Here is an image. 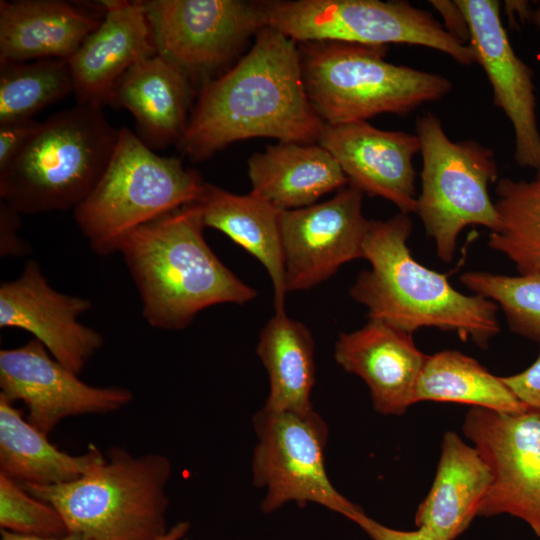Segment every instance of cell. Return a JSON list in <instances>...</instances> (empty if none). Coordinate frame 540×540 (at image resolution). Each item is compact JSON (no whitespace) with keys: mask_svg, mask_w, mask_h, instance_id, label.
I'll return each instance as SVG.
<instances>
[{"mask_svg":"<svg viewBox=\"0 0 540 540\" xmlns=\"http://www.w3.org/2000/svg\"><path fill=\"white\" fill-rule=\"evenodd\" d=\"M91 306L87 298L51 287L38 262L29 260L18 278L0 286V327L31 333L78 375L104 344L98 331L78 321Z\"/></svg>","mask_w":540,"mask_h":540,"instance_id":"16","label":"cell"},{"mask_svg":"<svg viewBox=\"0 0 540 540\" xmlns=\"http://www.w3.org/2000/svg\"><path fill=\"white\" fill-rule=\"evenodd\" d=\"M205 183L181 158L156 154L123 127L102 176L73 209L74 219L90 248L110 255L133 229L198 202Z\"/></svg>","mask_w":540,"mask_h":540,"instance_id":"7","label":"cell"},{"mask_svg":"<svg viewBox=\"0 0 540 540\" xmlns=\"http://www.w3.org/2000/svg\"><path fill=\"white\" fill-rule=\"evenodd\" d=\"M539 61H540V58H539ZM536 178L540 180V170L537 171Z\"/></svg>","mask_w":540,"mask_h":540,"instance_id":"40","label":"cell"},{"mask_svg":"<svg viewBox=\"0 0 540 540\" xmlns=\"http://www.w3.org/2000/svg\"><path fill=\"white\" fill-rule=\"evenodd\" d=\"M413 334L369 319L352 332H341L334 358L369 388L374 409L400 416L416 403V386L428 355L415 345Z\"/></svg>","mask_w":540,"mask_h":540,"instance_id":"18","label":"cell"},{"mask_svg":"<svg viewBox=\"0 0 540 540\" xmlns=\"http://www.w3.org/2000/svg\"><path fill=\"white\" fill-rule=\"evenodd\" d=\"M0 389L9 401H22L27 421L46 435L67 417L114 412L133 400L128 388L81 381L35 338L0 351Z\"/></svg>","mask_w":540,"mask_h":540,"instance_id":"14","label":"cell"},{"mask_svg":"<svg viewBox=\"0 0 540 540\" xmlns=\"http://www.w3.org/2000/svg\"><path fill=\"white\" fill-rule=\"evenodd\" d=\"M267 26L296 43L335 41L371 46L408 44L440 51L462 65L472 50L446 31L432 13L408 1H262Z\"/></svg>","mask_w":540,"mask_h":540,"instance_id":"9","label":"cell"},{"mask_svg":"<svg viewBox=\"0 0 540 540\" xmlns=\"http://www.w3.org/2000/svg\"><path fill=\"white\" fill-rule=\"evenodd\" d=\"M501 379L529 410L540 414V353L526 370Z\"/></svg>","mask_w":540,"mask_h":540,"instance_id":"33","label":"cell"},{"mask_svg":"<svg viewBox=\"0 0 540 540\" xmlns=\"http://www.w3.org/2000/svg\"><path fill=\"white\" fill-rule=\"evenodd\" d=\"M39 124L33 118L0 124V172L18 155Z\"/></svg>","mask_w":540,"mask_h":540,"instance_id":"32","label":"cell"},{"mask_svg":"<svg viewBox=\"0 0 540 540\" xmlns=\"http://www.w3.org/2000/svg\"><path fill=\"white\" fill-rule=\"evenodd\" d=\"M119 129L101 107L76 104L44 122L0 172V198L19 214L74 209L106 169Z\"/></svg>","mask_w":540,"mask_h":540,"instance_id":"4","label":"cell"},{"mask_svg":"<svg viewBox=\"0 0 540 540\" xmlns=\"http://www.w3.org/2000/svg\"><path fill=\"white\" fill-rule=\"evenodd\" d=\"M71 93L74 83L67 60L0 63V124L32 118Z\"/></svg>","mask_w":540,"mask_h":540,"instance_id":"29","label":"cell"},{"mask_svg":"<svg viewBox=\"0 0 540 540\" xmlns=\"http://www.w3.org/2000/svg\"><path fill=\"white\" fill-rule=\"evenodd\" d=\"M495 206L499 229L488 246L512 261L519 274L540 273V180L500 179Z\"/></svg>","mask_w":540,"mask_h":540,"instance_id":"28","label":"cell"},{"mask_svg":"<svg viewBox=\"0 0 540 540\" xmlns=\"http://www.w3.org/2000/svg\"><path fill=\"white\" fill-rule=\"evenodd\" d=\"M250 194L280 211L313 205L348 185L335 158L319 143L278 142L247 161Z\"/></svg>","mask_w":540,"mask_h":540,"instance_id":"21","label":"cell"},{"mask_svg":"<svg viewBox=\"0 0 540 540\" xmlns=\"http://www.w3.org/2000/svg\"><path fill=\"white\" fill-rule=\"evenodd\" d=\"M99 26L67 60L77 104L103 107L121 76L156 55L142 1H99Z\"/></svg>","mask_w":540,"mask_h":540,"instance_id":"19","label":"cell"},{"mask_svg":"<svg viewBox=\"0 0 540 540\" xmlns=\"http://www.w3.org/2000/svg\"><path fill=\"white\" fill-rule=\"evenodd\" d=\"M460 281L476 295L496 303L513 332L540 342V273L508 276L472 271L464 273Z\"/></svg>","mask_w":540,"mask_h":540,"instance_id":"30","label":"cell"},{"mask_svg":"<svg viewBox=\"0 0 540 540\" xmlns=\"http://www.w3.org/2000/svg\"><path fill=\"white\" fill-rule=\"evenodd\" d=\"M0 526L14 533L37 537L69 534L59 512L0 473Z\"/></svg>","mask_w":540,"mask_h":540,"instance_id":"31","label":"cell"},{"mask_svg":"<svg viewBox=\"0 0 540 540\" xmlns=\"http://www.w3.org/2000/svg\"><path fill=\"white\" fill-rule=\"evenodd\" d=\"M1 540H94L87 536L69 533L63 537H37V536H28L18 533H14L5 529H1Z\"/></svg>","mask_w":540,"mask_h":540,"instance_id":"37","label":"cell"},{"mask_svg":"<svg viewBox=\"0 0 540 540\" xmlns=\"http://www.w3.org/2000/svg\"><path fill=\"white\" fill-rule=\"evenodd\" d=\"M324 125L306 92L298 45L266 26L233 67L200 87L177 148L199 162L256 137L318 143Z\"/></svg>","mask_w":540,"mask_h":540,"instance_id":"1","label":"cell"},{"mask_svg":"<svg viewBox=\"0 0 540 540\" xmlns=\"http://www.w3.org/2000/svg\"><path fill=\"white\" fill-rule=\"evenodd\" d=\"M422 156L421 192L416 213L443 262L453 259L460 232L469 225L499 229L489 195L498 179L494 152L474 140L452 141L440 119L425 113L416 120Z\"/></svg>","mask_w":540,"mask_h":540,"instance_id":"8","label":"cell"},{"mask_svg":"<svg viewBox=\"0 0 540 540\" xmlns=\"http://www.w3.org/2000/svg\"><path fill=\"white\" fill-rule=\"evenodd\" d=\"M104 459L95 446L77 456L61 451L0 395V473L19 484L58 485L79 479Z\"/></svg>","mask_w":540,"mask_h":540,"instance_id":"25","label":"cell"},{"mask_svg":"<svg viewBox=\"0 0 540 540\" xmlns=\"http://www.w3.org/2000/svg\"><path fill=\"white\" fill-rule=\"evenodd\" d=\"M531 21L536 27L540 29V4L535 10L532 11Z\"/></svg>","mask_w":540,"mask_h":540,"instance_id":"39","label":"cell"},{"mask_svg":"<svg viewBox=\"0 0 540 540\" xmlns=\"http://www.w3.org/2000/svg\"><path fill=\"white\" fill-rule=\"evenodd\" d=\"M252 423L257 438L251 461L252 482L264 491V513L289 502L299 506L319 504L348 519L362 511L338 492L328 477V427L318 412L263 407L253 415Z\"/></svg>","mask_w":540,"mask_h":540,"instance_id":"10","label":"cell"},{"mask_svg":"<svg viewBox=\"0 0 540 540\" xmlns=\"http://www.w3.org/2000/svg\"><path fill=\"white\" fill-rule=\"evenodd\" d=\"M357 524L372 540H439L425 528L404 531L385 526L360 511L349 518Z\"/></svg>","mask_w":540,"mask_h":540,"instance_id":"34","label":"cell"},{"mask_svg":"<svg viewBox=\"0 0 540 540\" xmlns=\"http://www.w3.org/2000/svg\"><path fill=\"white\" fill-rule=\"evenodd\" d=\"M429 2L440 13L446 31L463 44L468 45L469 27L467 19L456 0H431Z\"/></svg>","mask_w":540,"mask_h":540,"instance_id":"36","label":"cell"},{"mask_svg":"<svg viewBox=\"0 0 540 540\" xmlns=\"http://www.w3.org/2000/svg\"><path fill=\"white\" fill-rule=\"evenodd\" d=\"M469 27L468 46L486 73L494 105L510 121L516 163L540 170V131L531 68L515 53L501 21L498 0H456Z\"/></svg>","mask_w":540,"mask_h":540,"instance_id":"15","label":"cell"},{"mask_svg":"<svg viewBox=\"0 0 540 540\" xmlns=\"http://www.w3.org/2000/svg\"><path fill=\"white\" fill-rule=\"evenodd\" d=\"M256 353L269 379L264 407L295 412L314 409V339L303 322L286 312L275 313L260 331Z\"/></svg>","mask_w":540,"mask_h":540,"instance_id":"26","label":"cell"},{"mask_svg":"<svg viewBox=\"0 0 540 540\" xmlns=\"http://www.w3.org/2000/svg\"><path fill=\"white\" fill-rule=\"evenodd\" d=\"M489 467L456 432L444 434L432 486L419 505L415 524L439 540H454L479 515L491 484Z\"/></svg>","mask_w":540,"mask_h":540,"instance_id":"23","label":"cell"},{"mask_svg":"<svg viewBox=\"0 0 540 540\" xmlns=\"http://www.w3.org/2000/svg\"><path fill=\"white\" fill-rule=\"evenodd\" d=\"M409 214L369 220L363 258L371 265L359 273L350 296L368 309V318L413 334L423 327L456 332L486 348L499 333L498 306L480 295L457 291L446 275L420 264L407 241Z\"/></svg>","mask_w":540,"mask_h":540,"instance_id":"3","label":"cell"},{"mask_svg":"<svg viewBox=\"0 0 540 540\" xmlns=\"http://www.w3.org/2000/svg\"><path fill=\"white\" fill-rule=\"evenodd\" d=\"M388 46L335 41L299 43L308 98L324 124L407 116L452 89L443 75L386 61Z\"/></svg>","mask_w":540,"mask_h":540,"instance_id":"6","label":"cell"},{"mask_svg":"<svg viewBox=\"0 0 540 540\" xmlns=\"http://www.w3.org/2000/svg\"><path fill=\"white\" fill-rule=\"evenodd\" d=\"M201 206L184 205L127 233L118 252L154 328L181 330L202 310L245 304L257 291L239 279L207 244Z\"/></svg>","mask_w":540,"mask_h":540,"instance_id":"2","label":"cell"},{"mask_svg":"<svg viewBox=\"0 0 540 540\" xmlns=\"http://www.w3.org/2000/svg\"><path fill=\"white\" fill-rule=\"evenodd\" d=\"M189 528L190 525L188 522H178L154 540H180L188 532Z\"/></svg>","mask_w":540,"mask_h":540,"instance_id":"38","label":"cell"},{"mask_svg":"<svg viewBox=\"0 0 540 540\" xmlns=\"http://www.w3.org/2000/svg\"><path fill=\"white\" fill-rule=\"evenodd\" d=\"M415 401L463 403L503 413L529 410L501 377L456 350L427 356L417 382Z\"/></svg>","mask_w":540,"mask_h":540,"instance_id":"27","label":"cell"},{"mask_svg":"<svg viewBox=\"0 0 540 540\" xmlns=\"http://www.w3.org/2000/svg\"><path fill=\"white\" fill-rule=\"evenodd\" d=\"M198 203L205 227L224 233L264 266L273 285L275 313L285 312L282 211L250 193L235 194L207 182Z\"/></svg>","mask_w":540,"mask_h":540,"instance_id":"24","label":"cell"},{"mask_svg":"<svg viewBox=\"0 0 540 540\" xmlns=\"http://www.w3.org/2000/svg\"><path fill=\"white\" fill-rule=\"evenodd\" d=\"M363 195L348 183L326 201L281 212L288 293L311 289L332 277L345 263L363 258L369 222L362 213Z\"/></svg>","mask_w":540,"mask_h":540,"instance_id":"13","label":"cell"},{"mask_svg":"<svg viewBox=\"0 0 540 540\" xmlns=\"http://www.w3.org/2000/svg\"><path fill=\"white\" fill-rule=\"evenodd\" d=\"M195 91L182 71L156 54L121 76L108 104L128 110L136 120L138 136L151 149H162L181 140Z\"/></svg>","mask_w":540,"mask_h":540,"instance_id":"20","label":"cell"},{"mask_svg":"<svg viewBox=\"0 0 540 540\" xmlns=\"http://www.w3.org/2000/svg\"><path fill=\"white\" fill-rule=\"evenodd\" d=\"M102 19L60 0L0 1V63L68 60Z\"/></svg>","mask_w":540,"mask_h":540,"instance_id":"22","label":"cell"},{"mask_svg":"<svg viewBox=\"0 0 540 540\" xmlns=\"http://www.w3.org/2000/svg\"><path fill=\"white\" fill-rule=\"evenodd\" d=\"M171 473L164 455L134 456L111 447L103 461L77 480L20 485L54 507L69 533L94 540H154L167 531L166 486Z\"/></svg>","mask_w":540,"mask_h":540,"instance_id":"5","label":"cell"},{"mask_svg":"<svg viewBox=\"0 0 540 540\" xmlns=\"http://www.w3.org/2000/svg\"><path fill=\"white\" fill-rule=\"evenodd\" d=\"M20 215L5 202L0 205V244L1 256L24 255L28 251L27 244L17 235L20 226Z\"/></svg>","mask_w":540,"mask_h":540,"instance_id":"35","label":"cell"},{"mask_svg":"<svg viewBox=\"0 0 540 540\" xmlns=\"http://www.w3.org/2000/svg\"><path fill=\"white\" fill-rule=\"evenodd\" d=\"M462 430L492 477L479 515L521 519L540 540V414L471 407Z\"/></svg>","mask_w":540,"mask_h":540,"instance_id":"12","label":"cell"},{"mask_svg":"<svg viewBox=\"0 0 540 540\" xmlns=\"http://www.w3.org/2000/svg\"><path fill=\"white\" fill-rule=\"evenodd\" d=\"M318 143L335 158L348 179L370 197L392 202L402 213H416V134L382 130L367 121L324 125Z\"/></svg>","mask_w":540,"mask_h":540,"instance_id":"17","label":"cell"},{"mask_svg":"<svg viewBox=\"0 0 540 540\" xmlns=\"http://www.w3.org/2000/svg\"><path fill=\"white\" fill-rule=\"evenodd\" d=\"M156 53L200 87L217 77L267 20L262 1H142Z\"/></svg>","mask_w":540,"mask_h":540,"instance_id":"11","label":"cell"}]
</instances>
